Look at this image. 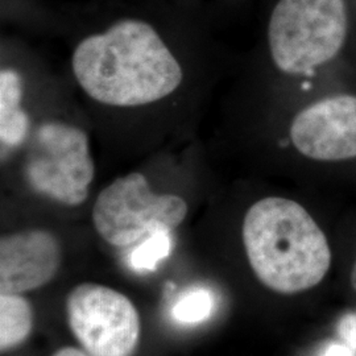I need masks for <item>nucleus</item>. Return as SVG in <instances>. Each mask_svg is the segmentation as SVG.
Listing matches in <instances>:
<instances>
[{"label":"nucleus","instance_id":"1","mask_svg":"<svg viewBox=\"0 0 356 356\" xmlns=\"http://www.w3.org/2000/svg\"><path fill=\"white\" fill-rule=\"evenodd\" d=\"M178 15L129 10L92 28L72 53L78 86L91 101L113 108H140L172 97L184 83L172 36Z\"/></svg>","mask_w":356,"mask_h":356},{"label":"nucleus","instance_id":"2","mask_svg":"<svg viewBox=\"0 0 356 356\" xmlns=\"http://www.w3.org/2000/svg\"><path fill=\"white\" fill-rule=\"evenodd\" d=\"M350 0H272L266 23L270 104L356 88Z\"/></svg>","mask_w":356,"mask_h":356},{"label":"nucleus","instance_id":"3","mask_svg":"<svg viewBox=\"0 0 356 356\" xmlns=\"http://www.w3.org/2000/svg\"><path fill=\"white\" fill-rule=\"evenodd\" d=\"M242 243L256 277L281 294L318 285L332 261L329 238L317 219L304 204L282 195L259 198L247 209Z\"/></svg>","mask_w":356,"mask_h":356},{"label":"nucleus","instance_id":"4","mask_svg":"<svg viewBox=\"0 0 356 356\" xmlns=\"http://www.w3.org/2000/svg\"><path fill=\"white\" fill-rule=\"evenodd\" d=\"M267 132L284 165L321 177H355L356 88L272 103Z\"/></svg>","mask_w":356,"mask_h":356},{"label":"nucleus","instance_id":"5","mask_svg":"<svg viewBox=\"0 0 356 356\" xmlns=\"http://www.w3.org/2000/svg\"><path fill=\"white\" fill-rule=\"evenodd\" d=\"M23 177L29 189L64 206H81L95 177L88 132L73 122L51 119L32 128Z\"/></svg>","mask_w":356,"mask_h":356},{"label":"nucleus","instance_id":"6","mask_svg":"<svg viewBox=\"0 0 356 356\" xmlns=\"http://www.w3.org/2000/svg\"><path fill=\"white\" fill-rule=\"evenodd\" d=\"M188 210L182 197L152 191L143 173L132 172L116 178L99 193L91 216L104 242L127 248L157 232L177 229Z\"/></svg>","mask_w":356,"mask_h":356},{"label":"nucleus","instance_id":"7","mask_svg":"<svg viewBox=\"0 0 356 356\" xmlns=\"http://www.w3.org/2000/svg\"><path fill=\"white\" fill-rule=\"evenodd\" d=\"M67 325L89 356H132L140 339L134 302L108 286L85 282L66 298Z\"/></svg>","mask_w":356,"mask_h":356},{"label":"nucleus","instance_id":"8","mask_svg":"<svg viewBox=\"0 0 356 356\" xmlns=\"http://www.w3.org/2000/svg\"><path fill=\"white\" fill-rule=\"evenodd\" d=\"M63 259L60 241L44 229H22L0 239V292H31L51 282Z\"/></svg>","mask_w":356,"mask_h":356},{"label":"nucleus","instance_id":"9","mask_svg":"<svg viewBox=\"0 0 356 356\" xmlns=\"http://www.w3.org/2000/svg\"><path fill=\"white\" fill-rule=\"evenodd\" d=\"M32 124L24 108V82L11 67L0 72V143L1 161L26 145Z\"/></svg>","mask_w":356,"mask_h":356},{"label":"nucleus","instance_id":"10","mask_svg":"<svg viewBox=\"0 0 356 356\" xmlns=\"http://www.w3.org/2000/svg\"><path fill=\"white\" fill-rule=\"evenodd\" d=\"M33 327V312L22 294L0 296V348L10 351L24 343Z\"/></svg>","mask_w":356,"mask_h":356},{"label":"nucleus","instance_id":"11","mask_svg":"<svg viewBox=\"0 0 356 356\" xmlns=\"http://www.w3.org/2000/svg\"><path fill=\"white\" fill-rule=\"evenodd\" d=\"M214 309V298L210 291L194 286L182 293L172 307V317L184 325L201 323L209 318Z\"/></svg>","mask_w":356,"mask_h":356},{"label":"nucleus","instance_id":"12","mask_svg":"<svg viewBox=\"0 0 356 356\" xmlns=\"http://www.w3.org/2000/svg\"><path fill=\"white\" fill-rule=\"evenodd\" d=\"M170 232H157L136 245V248L129 254L128 264L138 273L152 272L157 264L170 254Z\"/></svg>","mask_w":356,"mask_h":356},{"label":"nucleus","instance_id":"13","mask_svg":"<svg viewBox=\"0 0 356 356\" xmlns=\"http://www.w3.org/2000/svg\"><path fill=\"white\" fill-rule=\"evenodd\" d=\"M337 331L346 346L356 351V314L347 313L339 319Z\"/></svg>","mask_w":356,"mask_h":356},{"label":"nucleus","instance_id":"14","mask_svg":"<svg viewBox=\"0 0 356 356\" xmlns=\"http://www.w3.org/2000/svg\"><path fill=\"white\" fill-rule=\"evenodd\" d=\"M323 356H353V353L351 348L346 344L331 343L326 348Z\"/></svg>","mask_w":356,"mask_h":356},{"label":"nucleus","instance_id":"15","mask_svg":"<svg viewBox=\"0 0 356 356\" xmlns=\"http://www.w3.org/2000/svg\"><path fill=\"white\" fill-rule=\"evenodd\" d=\"M51 356H89L85 351L76 348V347H64L54 353Z\"/></svg>","mask_w":356,"mask_h":356},{"label":"nucleus","instance_id":"16","mask_svg":"<svg viewBox=\"0 0 356 356\" xmlns=\"http://www.w3.org/2000/svg\"><path fill=\"white\" fill-rule=\"evenodd\" d=\"M351 8H353V16H354V44H353V63L356 70V0H350Z\"/></svg>","mask_w":356,"mask_h":356},{"label":"nucleus","instance_id":"17","mask_svg":"<svg viewBox=\"0 0 356 356\" xmlns=\"http://www.w3.org/2000/svg\"><path fill=\"white\" fill-rule=\"evenodd\" d=\"M351 284H353V286L356 291V261L353 266V270H351Z\"/></svg>","mask_w":356,"mask_h":356}]
</instances>
